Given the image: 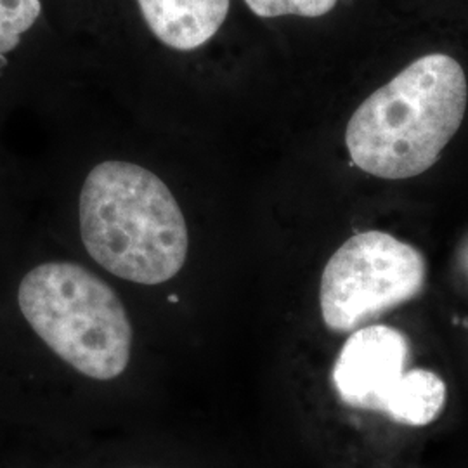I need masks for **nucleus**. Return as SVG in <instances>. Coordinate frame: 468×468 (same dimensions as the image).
I'll list each match as a JSON object with an SVG mask.
<instances>
[{
  "label": "nucleus",
  "instance_id": "nucleus-9",
  "mask_svg": "<svg viewBox=\"0 0 468 468\" xmlns=\"http://www.w3.org/2000/svg\"><path fill=\"white\" fill-rule=\"evenodd\" d=\"M462 264H463V269H465V272H467L468 276V245L465 247V250H463V257H462Z\"/></svg>",
  "mask_w": 468,
  "mask_h": 468
},
{
  "label": "nucleus",
  "instance_id": "nucleus-7",
  "mask_svg": "<svg viewBox=\"0 0 468 468\" xmlns=\"http://www.w3.org/2000/svg\"><path fill=\"white\" fill-rule=\"evenodd\" d=\"M42 15L40 0H0V80L7 79L13 54Z\"/></svg>",
  "mask_w": 468,
  "mask_h": 468
},
{
  "label": "nucleus",
  "instance_id": "nucleus-3",
  "mask_svg": "<svg viewBox=\"0 0 468 468\" xmlns=\"http://www.w3.org/2000/svg\"><path fill=\"white\" fill-rule=\"evenodd\" d=\"M25 326L89 378H118L131 361L133 324L115 290L94 272L48 261L25 271L15 292Z\"/></svg>",
  "mask_w": 468,
  "mask_h": 468
},
{
  "label": "nucleus",
  "instance_id": "nucleus-2",
  "mask_svg": "<svg viewBox=\"0 0 468 468\" xmlns=\"http://www.w3.org/2000/svg\"><path fill=\"white\" fill-rule=\"evenodd\" d=\"M80 234L101 268L150 286L172 280L189 249L185 214L167 185L122 160L89 172L80 193Z\"/></svg>",
  "mask_w": 468,
  "mask_h": 468
},
{
  "label": "nucleus",
  "instance_id": "nucleus-4",
  "mask_svg": "<svg viewBox=\"0 0 468 468\" xmlns=\"http://www.w3.org/2000/svg\"><path fill=\"white\" fill-rule=\"evenodd\" d=\"M411 346L401 330L367 324L351 332L335 359L332 384L352 410L406 427H427L444 411L446 382L425 368H408Z\"/></svg>",
  "mask_w": 468,
  "mask_h": 468
},
{
  "label": "nucleus",
  "instance_id": "nucleus-5",
  "mask_svg": "<svg viewBox=\"0 0 468 468\" xmlns=\"http://www.w3.org/2000/svg\"><path fill=\"white\" fill-rule=\"evenodd\" d=\"M425 283L427 262L413 245L384 231L354 234L324 266L321 316L328 330L351 334L417 299Z\"/></svg>",
  "mask_w": 468,
  "mask_h": 468
},
{
  "label": "nucleus",
  "instance_id": "nucleus-8",
  "mask_svg": "<svg viewBox=\"0 0 468 468\" xmlns=\"http://www.w3.org/2000/svg\"><path fill=\"white\" fill-rule=\"evenodd\" d=\"M259 17H319L334 11L336 0H245Z\"/></svg>",
  "mask_w": 468,
  "mask_h": 468
},
{
  "label": "nucleus",
  "instance_id": "nucleus-6",
  "mask_svg": "<svg viewBox=\"0 0 468 468\" xmlns=\"http://www.w3.org/2000/svg\"><path fill=\"white\" fill-rule=\"evenodd\" d=\"M143 17L170 49L195 50L218 34L231 0H137Z\"/></svg>",
  "mask_w": 468,
  "mask_h": 468
},
{
  "label": "nucleus",
  "instance_id": "nucleus-1",
  "mask_svg": "<svg viewBox=\"0 0 468 468\" xmlns=\"http://www.w3.org/2000/svg\"><path fill=\"white\" fill-rule=\"evenodd\" d=\"M467 104V77L454 58H419L354 112L346 129L354 165L380 179L417 177L458 133Z\"/></svg>",
  "mask_w": 468,
  "mask_h": 468
}]
</instances>
